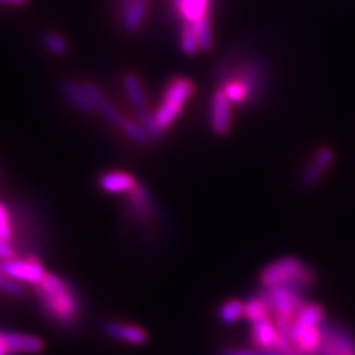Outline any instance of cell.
Returning <instances> with one entry per match:
<instances>
[{
    "instance_id": "6da1fadb",
    "label": "cell",
    "mask_w": 355,
    "mask_h": 355,
    "mask_svg": "<svg viewBox=\"0 0 355 355\" xmlns=\"http://www.w3.org/2000/svg\"><path fill=\"white\" fill-rule=\"evenodd\" d=\"M39 301L49 318L62 326H71L79 317V301L73 288L61 277L48 272L36 286Z\"/></svg>"
},
{
    "instance_id": "7a4b0ae2",
    "label": "cell",
    "mask_w": 355,
    "mask_h": 355,
    "mask_svg": "<svg viewBox=\"0 0 355 355\" xmlns=\"http://www.w3.org/2000/svg\"><path fill=\"white\" fill-rule=\"evenodd\" d=\"M259 282L263 288L292 286L304 292L315 284L317 274L301 259L284 257L266 265L259 274Z\"/></svg>"
},
{
    "instance_id": "3957f363",
    "label": "cell",
    "mask_w": 355,
    "mask_h": 355,
    "mask_svg": "<svg viewBox=\"0 0 355 355\" xmlns=\"http://www.w3.org/2000/svg\"><path fill=\"white\" fill-rule=\"evenodd\" d=\"M194 92V85L191 80L185 79V77H175L164 89L163 99L160 107L154 113L155 121L157 125L166 132L176 117L180 116L181 110L187 104L188 99L191 98Z\"/></svg>"
},
{
    "instance_id": "277c9868",
    "label": "cell",
    "mask_w": 355,
    "mask_h": 355,
    "mask_svg": "<svg viewBox=\"0 0 355 355\" xmlns=\"http://www.w3.org/2000/svg\"><path fill=\"white\" fill-rule=\"evenodd\" d=\"M0 272H3L10 280L17 283H26L31 286H37L48 272L44 271L42 262L28 257L26 259H9L0 262Z\"/></svg>"
},
{
    "instance_id": "5b68a950",
    "label": "cell",
    "mask_w": 355,
    "mask_h": 355,
    "mask_svg": "<svg viewBox=\"0 0 355 355\" xmlns=\"http://www.w3.org/2000/svg\"><path fill=\"white\" fill-rule=\"evenodd\" d=\"M335 160V153L330 147H321L315 151L314 157L309 160L308 166L304 169L301 181L305 188H314L323 180L326 172L331 168Z\"/></svg>"
},
{
    "instance_id": "8992f818",
    "label": "cell",
    "mask_w": 355,
    "mask_h": 355,
    "mask_svg": "<svg viewBox=\"0 0 355 355\" xmlns=\"http://www.w3.org/2000/svg\"><path fill=\"white\" fill-rule=\"evenodd\" d=\"M232 116H231V101L227 98L222 89L214 94L212 98V111H210V125L214 132L219 137H225L231 129Z\"/></svg>"
},
{
    "instance_id": "52a82bcc",
    "label": "cell",
    "mask_w": 355,
    "mask_h": 355,
    "mask_svg": "<svg viewBox=\"0 0 355 355\" xmlns=\"http://www.w3.org/2000/svg\"><path fill=\"white\" fill-rule=\"evenodd\" d=\"M104 331L110 338L123 340L130 345H146L148 340V333L146 329H142L135 324L120 323V321H108L104 324Z\"/></svg>"
},
{
    "instance_id": "ba28073f",
    "label": "cell",
    "mask_w": 355,
    "mask_h": 355,
    "mask_svg": "<svg viewBox=\"0 0 355 355\" xmlns=\"http://www.w3.org/2000/svg\"><path fill=\"white\" fill-rule=\"evenodd\" d=\"M3 343L9 354H39L44 349V342L31 335H21V333H2Z\"/></svg>"
},
{
    "instance_id": "9c48e42d",
    "label": "cell",
    "mask_w": 355,
    "mask_h": 355,
    "mask_svg": "<svg viewBox=\"0 0 355 355\" xmlns=\"http://www.w3.org/2000/svg\"><path fill=\"white\" fill-rule=\"evenodd\" d=\"M61 91L62 95L69 99V101L77 108L80 110L82 113L86 114H94L95 111H98L95 103L92 101V98L87 95L85 91V87L82 83H76L71 80H65L61 85Z\"/></svg>"
},
{
    "instance_id": "30bf717a",
    "label": "cell",
    "mask_w": 355,
    "mask_h": 355,
    "mask_svg": "<svg viewBox=\"0 0 355 355\" xmlns=\"http://www.w3.org/2000/svg\"><path fill=\"white\" fill-rule=\"evenodd\" d=\"M137 180L126 172H107L99 176V187L105 193L111 194H125L130 193L137 185Z\"/></svg>"
},
{
    "instance_id": "8fae6325",
    "label": "cell",
    "mask_w": 355,
    "mask_h": 355,
    "mask_svg": "<svg viewBox=\"0 0 355 355\" xmlns=\"http://www.w3.org/2000/svg\"><path fill=\"white\" fill-rule=\"evenodd\" d=\"M175 10L185 22H197L209 15L210 0H172Z\"/></svg>"
},
{
    "instance_id": "7c38bea8",
    "label": "cell",
    "mask_w": 355,
    "mask_h": 355,
    "mask_svg": "<svg viewBox=\"0 0 355 355\" xmlns=\"http://www.w3.org/2000/svg\"><path fill=\"white\" fill-rule=\"evenodd\" d=\"M147 8L148 0H130L123 15L120 17L121 26L128 33H137L141 28L147 14Z\"/></svg>"
},
{
    "instance_id": "4fadbf2b",
    "label": "cell",
    "mask_w": 355,
    "mask_h": 355,
    "mask_svg": "<svg viewBox=\"0 0 355 355\" xmlns=\"http://www.w3.org/2000/svg\"><path fill=\"white\" fill-rule=\"evenodd\" d=\"M129 200H130V206L132 210L135 212V215L141 219H147L148 216L153 215V209L154 203L150 191L142 184H137L135 188L129 193Z\"/></svg>"
},
{
    "instance_id": "5bb4252c",
    "label": "cell",
    "mask_w": 355,
    "mask_h": 355,
    "mask_svg": "<svg viewBox=\"0 0 355 355\" xmlns=\"http://www.w3.org/2000/svg\"><path fill=\"white\" fill-rule=\"evenodd\" d=\"M265 317H272V309L268 301V296L263 292L252 296L249 301L244 304V318L250 321L252 324L254 321L262 320Z\"/></svg>"
},
{
    "instance_id": "9a60e30c",
    "label": "cell",
    "mask_w": 355,
    "mask_h": 355,
    "mask_svg": "<svg viewBox=\"0 0 355 355\" xmlns=\"http://www.w3.org/2000/svg\"><path fill=\"white\" fill-rule=\"evenodd\" d=\"M123 85H125V91L128 94V98L130 104L133 105L137 111H142L148 108L147 103V96L144 94V89L141 85V80L138 79L137 74L128 73L123 77Z\"/></svg>"
},
{
    "instance_id": "2e32d148",
    "label": "cell",
    "mask_w": 355,
    "mask_h": 355,
    "mask_svg": "<svg viewBox=\"0 0 355 355\" xmlns=\"http://www.w3.org/2000/svg\"><path fill=\"white\" fill-rule=\"evenodd\" d=\"M119 128L130 141L138 144V146L147 147V146H150V142L153 141V138L148 135V132L142 128V125L139 123L138 120L123 117V120H121V123H120Z\"/></svg>"
},
{
    "instance_id": "e0dca14e",
    "label": "cell",
    "mask_w": 355,
    "mask_h": 355,
    "mask_svg": "<svg viewBox=\"0 0 355 355\" xmlns=\"http://www.w3.org/2000/svg\"><path fill=\"white\" fill-rule=\"evenodd\" d=\"M218 315L224 324H236L237 321L244 318V302L239 299H230L220 305Z\"/></svg>"
},
{
    "instance_id": "ac0fdd59",
    "label": "cell",
    "mask_w": 355,
    "mask_h": 355,
    "mask_svg": "<svg viewBox=\"0 0 355 355\" xmlns=\"http://www.w3.org/2000/svg\"><path fill=\"white\" fill-rule=\"evenodd\" d=\"M181 49L185 55H194L200 51L194 22H184L181 30Z\"/></svg>"
},
{
    "instance_id": "d6986e66",
    "label": "cell",
    "mask_w": 355,
    "mask_h": 355,
    "mask_svg": "<svg viewBox=\"0 0 355 355\" xmlns=\"http://www.w3.org/2000/svg\"><path fill=\"white\" fill-rule=\"evenodd\" d=\"M196 30H197V37H198V44H200V51H210L214 46V30L212 24H210V18L209 15L202 18L200 21L194 22Z\"/></svg>"
},
{
    "instance_id": "ffe728a7",
    "label": "cell",
    "mask_w": 355,
    "mask_h": 355,
    "mask_svg": "<svg viewBox=\"0 0 355 355\" xmlns=\"http://www.w3.org/2000/svg\"><path fill=\"white\" fill-rule=\"evenodd\" d=\"M137 117L138 121L142 125V128L148 132V135L153 139H162L164 135V130L157 125V121H155L154 114L151 111L147 110H142V111H137Z\"/></svg>"
},
{
    "instance_id": "44dd1931",
    "label": "cell",
    "mask_w": 355,
    "mask_h": 355,
    "mask_svg": "<svg viewBox=\"0 0 355 355\" xmlns=\"http://www.w3.org/2000/svg\"><path fill=\"white\" fill-rule=\"evenodd\" d=\"M42 42L44 44V48H46L51 53L58 55V57L69 51V44H67L65 39L61 35H58V33H53V31L43 33Z\"/></svg>"
},
{
    "instance_id": "7402d4cb",
    "label": "cell",
    "mask_w": 355,
    "mask_h": 355,
    "mask_svg": "<svg viewBox=\"0 0 355 355\" xmlns=\"http://www.w3.org/2000/svg\"><path fill=\"white\" fill-rule=\"evenodd\" d=\"M0 291L14 297H22L26 295L24 287L21 286V283L10 280L3 272H0Z\"/></svg>"
},
{
    "instance_id": "603a6c76",
    "label": "cell",
    "mask_w": 355,
    "mask_h": 355,
    "mask_svg": "<svg viewBox=\"0 0 355 355\" xmlns=\"http://www.w3.org/2000/svg\"><path fill=\"white\" fill-rule=\"evenodd\" d=\"M220 355H284L283 349H246V348H225L222 349Z\"/></svg>"
},
{
    "instance_id": "cb8c5ba5",
    "label": "cell",
    "mask_w": 355,
    "mask_h": 355,
    "mask_svg": "<svg viewBox=\"0 0 355 355\" xmlns=\"http://www.w3.org/2000/svg\"><path fill=\"white\" fill-rule=\"evenodd\" d=\"M0 237L6 240L12 239V228H10V219L8 210L0 205Z\"/></svg>"
},
{
    "instance_id": "d4e9b609",
    "label": "cell",
    "mask_w": 355,
    "mask_h": 355,
    "mask_svg": "<svg viewBox=\"0 0 355 355\" xmlns=\"http://www.w3.org/2000/svg\"><path fill=\"white\" fill-rule=\"evenodd\" d=\"M14 258H15V250L9 244V240L0 237V259L9 261V259H14Z\"/></svg>"
},
{
    "instance_id": "484cf974",
    "label": "cell",
    "mask_w": 355,
    "mask_h": 355,
    "mask_svg": "<svg viewBox=\"0 0 355 355\" xmlns=\"http://www.w3.org/2000/svg\"><path fill=\"white\" fill-rule=\"evenodd\" d=\"M27 0H0V5H14V6H21L24 5Z\"/></svg>"
},
{
    "instance_id": "4316f807",
    "label": "cell",
    "mask_w": 355,
    "mask_h": 355,
    "mask_svg": "<svg viewBox=\"0 0 355 355\" xmlns=\"http://www.w3.org/2000/svg\"><path fill=\"white\" fill-rule=\"evenodd\" d=\"M0 355H9L5 343H3V338H2V333H0Z\"/></svg>"
}]
</instances>
